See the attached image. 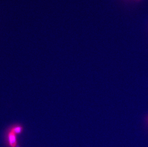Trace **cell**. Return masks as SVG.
<instances>
[{"mask_svg": "<svg viewBox=\"0 0 148 147\" xmlns=\"http://www.w3.org/2000/svg\"><path fill=\"white\" fill-rule=\"evenodd\" d=\"M24 127L20 124H14L7 129L5 134L6 140L9 147H18L17 136L23 132Z\"/></svg>", "mask_w": 148, "mask_h": 147, "instance_id": "obj_1", "label": "cell"}]
</instances>
